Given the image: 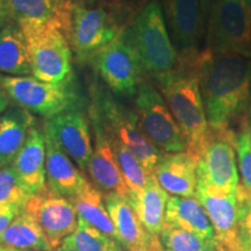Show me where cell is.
<instances>
[{
    "instance_id": "obj_11",
    "label": "cell",
    "mask_w": 251,
    "mask_h": 251,
    "mask_svg": "<svg viewBox=\"0 0 251 251\" xmlns=\"http://www.w3.org/2000/svg\"><path fill=\"white\" fill-rule=\"evenodd\" d=\"M113 93L134 96L142 83L143 69L124 31L87 59Z\"/></svg>"
},
{
    "instance_id": "obj_31",
    "label": "cell",
    "mask_w": 251,
    "mask_h": 251,
    "mask_svg": "<svg viewBox=\"0 0 251 251\" xmlns=\"http://www.w3.org/2000/svg\"><path fill=\"white\" fill-rule=\"evenodd\" d=\"M29 197L19 183L12 166L0 169V205H14L24 208Z\"/></svg>"
},
{
    "instance_id": "obj_40",
    "label": "cell",
    "mask_w": 251,
    "mask_h": 251,
    "mask_svg": "<svg viewBox=\"0 0 251 251\" xmlns=\"http://www.w3.org/2000/svg\"><path fill=\"white\" fill-rule=\"evenodd\" d=\"M200 1V6H201V9H202V13H203V17H207V13H208V9L211 7V4L214 0H199Z\"/></svg>"
},
{
    "instance_id": "obj_41",
    "label": "cell",
    "mask_w": 251,
    "mask_h": 251,
    "mask_svg": "<svg viewBox=\"0 0 251 251\" xmlns=\"http://www.w3.org/2000/svg\"><path fill=\"white\" fill-rule=\"evenodd\" d=\"M247 125H248V128H249L251 131V103H250V107H249V109H248V113H247Z\"/></svg>"
},
{
    "instance_id": "obj_3",
    "label": "cell",
    "mask_w": 251,
    "mask_h": 251,
    "mask_svg": "<svg viewBox=\"0 0 251 251\" xmlns=\"http://www.w3.org/2000/svg\"><path fill=\"white\" fill-rule=\"evenodd\" d=\"M124 34L136 52L143 72L153 79L165 76L177 68L179 54L169 34L158 0H151L144 6Z\"/></svg>"
},
{
    "instance_id": "obj_33",
    "label": "cell",
    "mask_w": 251,
    "mask_h": 251,
    "mask_svg": "<svg viewBox=\"0 0 251 251\" xmlns=\"http://www.w3.org/2000/svg\"><path fill=\"white\" fill-rule=\"evenodd\" d=\"M48 1L51 5L52 9H54L56 19L62 25L63 29L65 31V35H67L69 25H70L74 0H48Z\"/></svg>"
},
{
    "instance_id": "obj_36",
    "label": "cell",
    "mask_w": 251,
    "mask_h": 251,
    "mask_svg": "<svg viewBox=\"0 0 251 251\" xmlns=\"http://www.w3.org/2000/svg\"><path fill=\"white\" fill-rule=\"evenodd\" d=\"M137 251H164V249H163L158 236H153L152 235L151 238L149 240V242Z\"/></svg>"
},
{
    "instance_id": "obj_26",
    "label": "cell",
    "mask_w": 251,
    "mask_h": 251,
    "mask_svg": "<svg viewBox=\"0 0 251 251\" xmlns=\"http://www.w3.org/2000/svg\"><path fill=\"white\" fill-rule=\"evenodd\" d=\"M70 200L74 203L78 219L84 220L117 241L114 226L99 188L94 187L87 181L85 186Z\"/></svg>"
},
{
    "instance_id": "obj_27",
    "label": "cell",
    "mask_w": 251,
    "mask_h": 251,
    "mask_svg": "<svg viewBox=\"0 0 251 251\" xmlns=\"http://www.w3.org/2000/svg\"><path fill=\"white\" fill-rule=\"evenodd\" d=\"M158 238L164 251H218L215 241L206 240L166 222Z\"/></svg>"
},
{
    "instance_id": "obj_47",
    "label": "cell",
    "mask_w": 251,
    "mask_h": 251,
    "mask_svg": "<svg viewBox=\"0 0 251 251\" xmlns=\"http://www.w3.org/2000/svg\"><path fill=\"white\" fill-rule=\"evenodd\" d=\"M0 169H2V168H1V166H0Z\"/></svg>"
},
{
    "instance_id": "obj_39",
    "label": "cell",
    "mask_w": 251,
    "mask_h": 251,
    "mask_svg": "<svg viewBox=\"0 0 251 251\" xmlns=\"http://www.w3.org/2000/svg\"><path fill=\"white\" fill-rule=\"evenodd\" d=\"M52 251H77L76 248H75L74 243L71 242L70 238H67V240H64V242H63L61 246H59L57 249L52 250Z\"/></svg>"
},
{
    "instance_id": "obj_16",
    "label": "cell",
    "mask_w": 251,
    "mask_h": 251,
    "mask_svg": "<svg viewBox=\"0 0 251 251\" xmlns=\"http://www.w3.org/2000/svg\"><path fill=\"white\" fill-rule=\"evenodd\" d=\"M90 120L93 127V152L91 156L87 172L96 186L106 194L130 198L131 193L124 179L120 168L113 152L111 142L103 130L101 122L94 109L90 106Z\"/></svg>"
},
{
    "instance_id": "obj_25",
    "label": "cell",
    "mask_w": 251,
    "mask_h": 251,
    "mask_svg": "<svg viewBox=\"0 0 251 251\" xmlns=\"http://www.w3.org/2000/svg\"><path fill=\"white\" fill-rule=\"evenodd\" d=\"M0 246L20 250L52 251L45 233L26 212H21L0 234Z\"/></svg>"
},
{
    "instance_id": "obj_7",
    "label": "cell",
    "mask_w": 251,
    "mask_h": 251,
    "mask_svg": "<svg viewBox=\"0 0 251 251\" xmlns=\"http://www.w3.org/2000/svg\"><path fill=\"white\" fill-rule=\"evenodd\" d=\"M0 86L19 107L47 119L74 111L79 101L72 78L54 84L33 76L13 77L0 75Z\"/></svg>"
},
{
    "instance_id": "obj_1",
    "label": "cell",
    "mask_w": 251,
    "mask_h": 251,
    "mask_svg": "<svg viewBox=\"0 0 251 251\" xmlns=\"http://www.w3.org/2000/svg\"><path fill=\"white\" fill-rule=\"evenodd\" d=\"M198 72L209 129L242 128L251 103V58L203 48L198 56Z\"/></svg>"
},
{
    "instance_id": "obj_9",
    "label": "cell",
    "mask_w": 251,
    "mask_h": 251,
    "mask_svg": "<svg viewBox=\"0 0 251 251\" xmlns=\"http://www.w3.org/2000/svg\"><path fill=\"white\" fill-rule=\"evenodd\" d=\"M196 198L211 220L218 251H241L238 230L244 209L251 200L248 191L238 184L236 192L198 184Z\"/></svg>"
},
{
    "instance_id": "obj_38",
    "label": "cell",
    "mask_w": 251,
    "mask_h": 251,
    "mask_svg": "<svg viewBox=\"0 0 251 251\" xmlns=\"http://www.w3.org/2000/svg\"><path fill=\"white\" fill-rule=\"evenodd\" d=\"M9 100L11 99H9L7 93H6L5 90L0 86V117L8 109Z\"/></svg>"
},
{
    "instance_id": "obj_8",
    "label": "cell",
    "mask_w": 251,
    "mask_h": 251,
    "mask_svg": "<svg viewBox=\"0 0 251 251\" xmlns=\"http://www.w3.org/2000/svg\"><path fill=\"white\" fill-rule=\"evenodd\" d=\"M126 28L117 15L102 6L74 2L67 37L77 57L87 61L117 39Z\"/></svg>"
},
{
    "instance_id": "obj_44",
    "label": "cell",
    "mask_w": 251,
    "mask_h": 251,
    "mask_svg": "<svg viewBox=\"0 0 251 251\" xmlns=\"http://www.w3.org/2000/svg\"><path fill=\"white\" fill-rule=\"evenodd\" d=\"M241 251H251V246L250 247H246V248H243L242 250Z\"/></svg>"
},
{
    "instance_id": "obj_30",
    "label": "cell",
    "mask_w": 251,
    "mask_h": 251,
    "mask_svg": "<svg viewBox=\"0 0 251 251\" xmlns=\"http://www.w3.org/2000/svg\"><path fill=\"white\" fill-rule=\"evenodd\" d=\"M77 251H119L118 242L99 229L78 219L76 230L69 236Z\"/></svg>"
},
{
    "instance_id": "obj_28",
    "label": "cell",
    "mask_w": 251,
    "mask_h": 251,
    "mask_svg": "<svg viewBox=\"0 0 251 251\" xmlns=\"http://www.w3.org/2000/svg\"><path fill=\"white\" fill-rule=\"evenodd\" d=\"M12 23L23 26L43 24L56 18L48 0H4Z\"/></svg>"
},
{
    "instance_id": "obj_2",
    "label": "cell",
    "mask_w": 251,
    "mask_h": 251,
    "mask_svg": "<svg viewBox=\"0 0 251 251\" xmlns=\"http://www.w3.org/2000/svg\"><path fill=\"white\" fill-rule=\"evenodd\" d=\"M198 51L179 55L177 68L157 78L161 94L183 135L185 152L198 163L209 140V126L200 91Z\"/></svg>"
},
{
    "instance_id": "obj_18",
    "label": "cell",
    "mask_w": 251,
    "mask_h": 251,
    "mask_svg": "<svg viewBox=\"0 0 251 251\" xmlns=\"http://www.w3.org/2000/svg\"><path fill=\"white\" fill-rule=\"evenodd\" d=\"M45 136L47 187L56 194L71 199L85 186L86 178L48 131L45 130Z\"/></svg>"
},
{
    "instance_id": "obj_19",
    "label": "cell",
    "mask_w": 251,
    "mask_h": 251,
    "mask_svg": "<svg viewBox=\"0 0 251 251\" xmlns=\"http://www.w3.org/2000/svg\"><path fill=\"white\" fill-rule=\"evenodd\" d=\"M152 175L166 193L183 198L196 197L197 162L185 151L164 153Z\"/></svg>"
},
{
    "instance_id": "obj_32",
    "label": "cell",
    "mask_w": 251,
    "mask_h": 251,
    "mask_svg": "<svg viewBox=\"0 0 251 251\" xmlns=\"http://www.w3.org/2000/svg\"><path fill=\"white\" fill-rule=\"evenodd\" d=\"M235 148L242 178V186L251 196V131L248 128V125L237 131Z\"/></svg>"
},
{
    "instance_id": "obj_20",
    "label": "cell",
    "mask_w": 251,
    "mask_h": 251,
    "mask_svg": "<svg viewBox=\"0 0 251 251\" xmlns=\"http://www.w3.org/2000/svg\"><path fill=\"white\" fill-rule=\"evenodd\" d=\"M103 200L114 226L117 242L128 251H137L146 246L152 235L141 224L129 198L105 194Z\"/></svg>"
},
{
    "instance_id": "obj_23",
    "label": "cell",
    "mask_w": 251,
    "mask_h": 251,
    "mask_svg": "<svg viewBox=\"0 0 251 251\" xmlns=\"http://www.w3.org/2000/svg\"><path fill=\"white\" fill-rule=\"evenodd\" d=\"M169 198V194L159 186L153 175H150L148 183L140 192L131 194L129 198L141 224L153 236H159L165 225V212Z\"/></svg>"
},
{
    "instance_id": "obj_6",
    "label": "cell",
    "mask_w": 251,
    "mask_h": 251,
    "mask_svg": "<svg viewBox=\"0 0 251 251\" xmlns=\"http://www.w3.org/2000/svg\"><path fill=\"white\" fill-rule=\"evenodd\" d=\"M206 18V49L251 58V0H214Z\"/></svg>"
},
{
    "instance_id": "obj_43",
    "label": "cell",
    "mask_w": 251,
    "mask_h": 251,
    "mask_svg": "<svg viewBox=\"0 0 251 251\" xmlns=\"http://www.w3.org/2000/svg\"><path fill=\"white\" fill-rule=\"evenodd\" d=\"M2 251H35V250H20V249H13V248L2 247Z\"/></svg>"
},
{
    "instance_id": "obj_17",
    "label": "cell",
    "mask_w": 251,
    "mask_h": 251,
    "mask_svg": "<svg viewBox=\"0 0 251 251\" xmlns=\"http://www.w3.org/2000/svg\"><path fill=\"white\" fill-rule=\"evenodd\" d=\"M46 153L45 131L33 126L26 142L11 165L19 183L29 196L42 192L47 188Z\"/></svg>"
},
{
    "instance_id": "obj_5",
    "label": "cell",
    "mask_w": 251,
    "mask_h": 251,
    "mask_svg": "<svg viewBox=\"0 0 251 251\" xmlns=\"http://www.w3.org/2000/svg\"><path fill=\"white\" fill-rule=\"evenodd\" d=\"M19 27L23 30L29 51L31 76L54 84L72 78L71 47L57 19Z\"/></svg>"
},
{
    "instance_id": "obj_14",
    "label": "cell",
    "mask_w": 251,
    "mask_h": 251,
    "mask_svg": "<svg viewBox=\"0 0 251 251\" xmlns=\"http://www.w3.org/2000/svg\"><path fill=\"white\" fill-rule=\"evenodd\" d=\"M163 14L178 54L200 51L205 17L199 0H163Z\"/></svg>"
},
{
    "instance_id": "obj_24",
    "label": "cell",
    "mask_w": 251,
    "mask_h": 251,
    "mask_svg": "<svg viewBox=\"0 0 251 251\" xmlns=\"http://www.w3.org/2000/svg\"><path fill=\"white\" fill-rule=\"evenodd\" d=\"M30 56L26 39L17 24L11 23L0 31V75L30 76Z\"/></svg>"
},
{
    "instance_id": "obj_10",
    "label": "cell",
    "mask_w": 251,
    "mask_h": 251,
    "mask_svg": "<svg viewBox=\"0 0 251 251\" xmlns=\"http://www.w3.org/2000/svg\"><path fill=\"white\" fill-rule=\"evenodd\" d=\"M135 108L141 129L162 152L185 151L184 137L174 115L162 94L149 81L141 83Z\"/></svg>"
},
{
    "instance_id": "obj_29",
    "label": "cell",
    "mask_w": 251,
    "mask_h": 251,
    "mask_svg": "<svg viewBox=\"0 0 251 251\" xmlns=\"http://www.w3.org/2000/svg\"><path fill=\"white\" fill-rule=\"evenodd\" d=\"M109 142H111L113 152H114L119 168H120L121 174L124 176V179L129 188L130 193L135 194L140 192L148 183L150 175L144 170L141 163L131 155L129 150L125 146L113 140H109Z\"/></svg>"
},
{
    "instance_id": "obj_34",
    "label": "cell",
    "mask_w": 251,
    "mask_h": 251,
    "mask_svg": "<svg viewBox=\"0 0 251 251\" xmlns=\"http://www.w3.org/2000/svg\"><path fill=\"white\" fill-rule=\"evenodd\" d=\"M238 240H240L241 250L246 247L251 246V200L244 209L243 216L240 222L238 230Z\"/></svg>"
},
{
    "instance_id": "obj_22",
    "label": "cell",
    "mask_w": 251,
    "mask_h": 251,
    "mask_svg": "<svg viewBox=\"0 0 251 251\" xmlns=\"http://www.w3.org/2000/svg\"><path fill=\"white\" fill-rule=\"evenodd\" d=\"M34 126L30 112L15 106L8 107L0 117V166L13 164L15 157L26 142L28 133Z\"/></svg>"
},
{
    "instance_id": "obj_21",
    "label": "cell",
    "mask_w": 251,
    "mask_h": 251,
    "mask_svg": "<svg viewBox=\"0 0 251 251\" xmlns=\"http://www.w3.org/2000/svg\"><path fill=\"white\" fill-rule=\"evenodd\" d=\"M165 222L206 240L215 241L214 228L211 220L201 202L196 197L183 198L172 196L169 198Z\"/></svg>"
},
{
    "instance_id": "obj_42",
    "label": "cell",
    "mask_w": 251,
    "mask_h": 251,
    "mask_svg": "<svg viewBox=\"0 0 251 251\" xmlns=\"http://www.w3.org/2000/svg\"><path fill=\"white\" fill-rule=\"evenodd\" d=\"M96 1H98V0H74V2H84V4H92Z\"/></svg>"
},
{
    "instance_id": "obj_35",
    "label": "cell",
    "mask_w": 251,
    "mask_h": 251,
    "mask_svg": "<svg viewBox=\"0 0 251 251\" xmlns=\"http://www.w3.org/2000/svg\"><path fill=\"white\" fill-rule=\"evenodd\" d=\"M23 212L21 207L14 205H0V234L12 224V221Z\"/></svg>"
},
{
    "instance_id": "obj_46",
    "label": "cell",
    "mask_w": 251,
    "mask_h": 251,
    "mask_svg": "<svg viewBox=\"0 0 251 251\" xmlns=\"http://www.w3.org/2000/svg\"><path fill=\"white\" fill-rule=\"evenodd\" d=\"M119 251H124V250H122V249H120V250H119Z\"/></svg>"
},
{
    "instance_id": "obj_45",
    "label": "cell",
    "mask_w": 251,
    "mask_h": 251,
    "mask_svg": "<svg viewBox=\"0 0 251 251\" xmlns=\"http://www.w3.org/2000/svg\"><path fill=\"white\" fill-rule=\"evenodd\" d=\"M0 251H2V247L1 246H0Z\"/></svg>"
},
{
    "instance_id": "obj_12",
    "label": "cell",
    "mask_w": 251,
    "mask_h": 251,
    "mask_svg": "<svg viewBox=\"0 0 251 251\" xmlns=\"http://www.w3.org/2000/svg\"><path fill=\"white\" fill-rule=\"evenodd\" d=\"M236 134L235 130H211L208 142L197 163L198 184L225 192H236Z\"/></svg>"
},
{
    "instance_id": "obj_13",
    "label": "cell",
    "mask_w": 251,
    "mask_h": 251,
    "mask_svg": "<svg viewBox=\"0 0 251 251\" xmlns=\"http://www.w3.org/2000/svg\"><path fill=\"white\" fill-rule=\"evenodd\" d=\"M23 211L35 220L52 250L71 236L78 225V216L71 200L54 193L48 187L28 198Z\"/></svg>"
},
{
    "instance_id": "obj_15",
    "label": "cell",
    "mask_w": 251,
    "mask_h": 251,
    "mask_svg": "<svg viewBox=\"0 0 251 251\" xmlns=\"http://www.w3.org/2000/svg\"><path fill=\"white\" fill-rule=\"evenodd\" d=\"M45 130L51 135L59 148L80 170H86L93 152V144L89 120L84 113L74 109L47 119Z\"/></svg>"
},
{
    "instance_id": "obj_37",
    "label": "cell",
    "mask_w": 251,
    "mask_h": 251,
    "mask_svg": "<svg viewBox=\"0 0 251 251\" xmlns=\"http://www.w3.org/2000/svg\"><path fill=\"white\" fill-rule=\"evenodd\" d=\"M12 20L9 18L8 11L6 8V5L4 0H0V31L2 30V28L7 26L8 24H11Z\"/></svg>"
},
{
    "instance_id": "obj_4",
    "label": "cell",
    "mask_w": 251,
    "mask_h": 251,
    "mask_svg": "<svg viewBox=\"0 0 251 251\" xmlns=\"http://www.w3.org/2000/svg\"><path fill=\"white\" fill-rule=\"evenodd\" d=\"M91 107L98 115L108 139L125 146L144 170L152 175L163 152L144 135L136 113L126 108L108 91L99 86L92 89Z\"/></svg>"
}]
</instances>
